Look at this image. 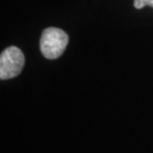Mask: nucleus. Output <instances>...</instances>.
I'll use <instances>...</instances> for the list:
<instances>
[{
    "label": "nucleus",
    "instance_id": "f257e3e1",
    "mask_svg": "<svg viewBox=\"0 0 153 153\" xmlns=\"http://www.w3.org/2000/svg\"><path fill=\"white\" fill-rule=\"evenodd\" d=\"M69 43V37L62 29L50 27L45 29L40 39V49L47 59H57L62 56Z\"/></svg>",
    "mask_w": 153,
    "mask_h": 153
},
{
    "label": "nucleus",
    "instance_id": "f03ea898",
    "mask_svg": "<svg viewBox=\"0 0 153 153\" xmlns=\"http://www.w3.org/2000/svg\"><path fill=\"white\" fill-rule=\"evenodd\" d=\"M25 58L19 48H6L0 56V79H8L17 76L22 71Z\"/></svg>",
    "mask_w": 153,
    "mask_h": 153
},
{
    "label": "nucleus",
    "instance_id": "7ed1b4c3",
    "mask_svg": "<svg viewBox=\"0 0 153 153\" xmlns=\"http://www.w3.org/2000/svg\"><path fill=\"white\" fill-rule=\"evenodd\" d=\"M133 5L136 9H141L145 6H151L153 8V0H134Z\"/></svg>",
    "mask_w": 153,
    "mask_h": 153
}]
</instances>
